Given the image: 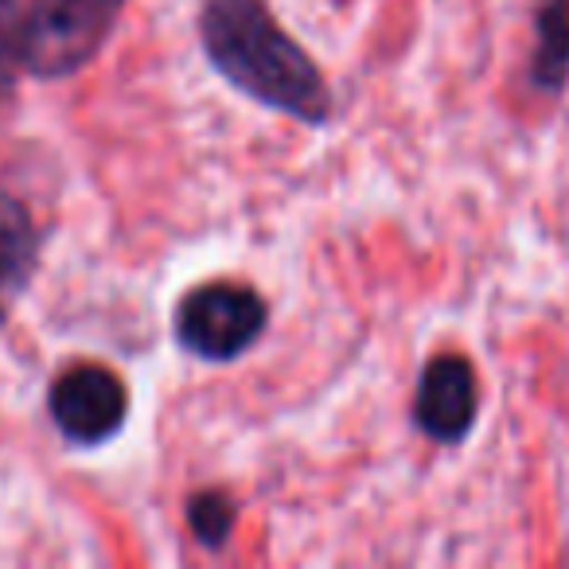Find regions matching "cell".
Here are the masks:
<instances>
[{
	"instance_id": "1",
	"label": "cell",
	"mask_w": 569,
	"mask_h": 569,
	"mask_svg": "<svg viewBox=\"0 0 569 569\" xmlns=\"http://www.w3.org/2000/svg\"><path fill=\"white\" fill-rule=\"evenodd\" d=\"M199 36L214 71L246 98L305 126H325L332 118V94L317 63L281 32L261 0H207Z\"/></svg>"
},
{
	"instance_id": "2",
	"label": "cell",
	"mask_w": 569,
	"mask_h": 569,
	"mask_svg": "<svg viewBox=\"0 0 569 569\" xmlns=\"http://www.w3.org/2000/svg\"><path fill=\"white\" fill-rule=\"evenodd\" d=\"M121 0H32L24 9L20 56L36 79H67L82 71L110 40Z\"/></svg>"
},
{
	"instance_id": "3",
	"label": "cell",
	"mask_w": 569,
	"mask_h": 569,
	"mask_svg": "<svg viewBox=\"0 0 569 569\" xmlns=\"http://www.w3.org/2000/svg\"><path fill=\"white\" fill-rule=\"evenodd\" d=\"M266 332V301L246 284H199L176 309V340L207 363L238 359Z\"/></svg>"
},
{
	"instance_id": "4",
	"label": "cell",
	"mask_w": 569,
	"mask_h": 569,
	"mask_svg": "<svg viewBox=\"0 0 569 569\" xmlns=\"http://www.w3.org/2000/svg\"><path fill=\"white\" fill-rule=\"evenodd\" d=\"M51 418H56L59 433L74 445H102L121 429L129 410L126 382L113 371L94 363L71 367L59 375L56 387L48 395Z\"/></svg>"
},
{
	"instance_id": "5",
	"label": "cell",
	"mask_w": 569,
	"mask_h": 569,
	"mask_svg": "<svg viewBox=\"0 0 569 569\" xmlns=\"http://www.w3.org/2000/svg\"><path fill=\"white\" fill-rule=\"evenodd\" d=\"M413 421L426 437L457 445L476 421V371L460 356H437L426 363L413 398Z\"/></svg>"
},
{
	"instance_id": "6",
	"label": "cell",
	"mask_w": 569,
	"mask_h": 569,
	"mask_svg": "<svg viewBox=\"0 0 569 569\" xmlns=\"http://www.w3.org/2000/svg\"><path fill=\"white\" fill-rule=\"evenodd\" d=\"M40 266V227L17 196L0 191V325Z\"/></svg>"
},
{
	"instance_id": "7",
	"label": "cell",
	"mask_w": 569,
	"mask_h": 569,
	"mask_svg": "<svg viewBox=\"0 0 569 569\" xmlns=\"http://www.w3.org/2000/svg\"><path fill=\"white\" fill-rule=\"evenodd\" d=\"M538 43L530 71L546 90H561L569 79V0H546L538 9Z\"/></svg>"
},
{
	"instance_id": "8",
	"label": "cell",
	"mask_w": 569,
	"mask_h": 569,
	"mask_svg": "<svg viewBox=\"0 0 569 569\" xmlns=\"http://www.w3.org/2000/svg\"><path fill=\"white\" fill-rule=\"evenodd\" d=\"M188 522L199 542L219 550L230 538V527H234V503L222 491H199V496L188 499Z\"/></svg>"
},
{
	"instance_id": "9",
	"label": "cell",
	"mask_w": 569,
	"mask_h": 569,
	"mask_svg": "<svg viewBox=\"0 0 569 569\" xmlns=\"http://www.w3.org/2000/svg\"><path fill=\"white\" fill-rule=\"evenodd\" d=\"M20 36H24V4L20 0H0V106L12 98L17 74L24 71Z\"/></svg>"
}]
</instances>
